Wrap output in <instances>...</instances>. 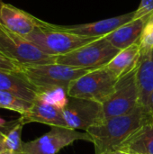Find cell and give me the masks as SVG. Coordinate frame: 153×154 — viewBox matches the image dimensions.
I'll return each mask as SVG.
<instances>
[{"instance_id":"obj_1","label":"cell","mask_w":153,"mask_h":154,"mask_svg":"<svg viewBox=\"0 0 153 154\" xmlns=\"http://www.w3.org/2000/svg\"><path fill=\"white\" fill-rule=\"evenodd\" d=\"M151 116L145 108L139 106L133 112L106 119L90 127L87 133L95 145V154H102L108 150L116 149L133 132L149 122Z\"/></svg>"},{"instance_id":"obj_2","label":"cell","mask_w":153,"mask_h":154,"mask_svg":"<svg viewBox=\"0 0 153 154\" xmlns=\"http://www.w3.org/2000/svg\"><path fill=\"white\" fill-rule=\"evenodd\" d=\"M35 44L41 51L50 56H60L69 53L99 37H86L68 32L55 25L44 22L32 32L25 37ZM101 38V37H100Z\"/></svg>"},{"instance_id":"obj_3","label":"cell","mask_w":153,"mask_h":154,"mask_svg":"<svg viewBox=\"0 0 153 154\" xmlns=\"http://www.w3.org/2000/svg\"><path fill=\"white\" fill-rule=\"evenodd\" d=\"M0 52L21 68L56 63L57 56L41 51L25 37L9 32L0 25Z\"/></svg>"},{"instance_id":"obj_4","label":"cell","mask_w":153,"mask_h":154,"mask_svg":"<svg viewBox=\"0 0 153 154\" xmlns=\"http://www.w3.org/2000/svg\"><path fill=\"white\" fill-rule=\"evenodd\" d=\"M117 79L105 67L92 69L70 83L69 97L103 104L113 93Z\"/></svg>"},{"instance_id":"obj_5","label":"cell","mask_w":153,"mask_h":154,"mask_svg":"<svg viewBox=\"0 0 153 154\" xmlns=\"http://www.w3.org/2000/svg\"><path fill=\"white\" fill-rule=\"evenodd\" d=\"M120 51L104 36L69 53L57 56L56 63L96 69L105 67Z\"/></svg>"},{"instance_id":"obj_6","label":"cell","mask_w":153,"mask_h":154,"mask_svg":"<svg viewBox=\"0 0 153 154\" xmlns=\"http://www.w3.org/2000/svg\"><path fill=\"white\" fill-rule=\"evenodd\" d=\"M90 69L75 68L59 63L22 68V72L38 90L50 88H69L72 81L85 75Z\"/></svg>"},{"instance_id":"obj_7","label":"cell","mask_w":153,"mask_h":154,"mask_svg":"<svg viewBox=\"0 0 153 154\" xmlns=\"http://www.w3.org/2000/svg\"><path fill=\"white\" fill-rule=\"evenodd\" d=\"M140 106L136 69L118 79L111 96L102 104L104 120L127 115Z\"/></svg>"},{"instance_id":"obj_8","label":"cell","mask_w":153,"mask_h":154,"mask_svg":"<svg viewBox=\"0 0 153 154\" xmlns=\"http://www.w3.org/2000/svg\"><path fill=\"white\" fill-rule=\"evenodd\" d=\"M92 143L88 133H80L68 127L53 126L42 136L23 144V152L26 154H57L63 148L77 141Z\"/></svg>"},{"instance_id":"obj_9","label":"cell","mask_w":153,"mask_h":154,"mask_svg":"<svg viewBox=\"0 0 153 154\" xmlns=\"http://www.w3.org/2000/svg\"><path fill=\"white\" fill-rule=\"evenodd\" d=\"M62 112L67 127L74 130L87 132L104 121L102 104L88 99L69 97Z\"/></svg>"},{"instance_id":"obj_10","label":"cell","mask_w":153,"mask_h":154,"mask_svg":"<svg viewBox=\"0 0 153 154\" xmlns=\"http://www.w3.org/2000/svg\"><path fill=\"white\" fill-rule=\"evenodd\" d=\"M43 23L44 21L12 5H1L0 25L11 32L26 37Z\"/></svg>"},{"instance_id":"obj_11","label":"cell","mask_w":153,"mask_h":154,"mask_svg":"<svg viewBox=\"0 0 153 154\" xmlns=\"http://www.w3.org/2000/svg\"><path fill=\"white\" fill-rule=\"evenodd\" d=\"M135 14V11L132 13H128L125 14H122L119 16H115L107 19H104L101 21H96L88 23L77 24L71 26H62L60 25V28L68 32L75 33L81 36L86 37H104L112 32L115 31L122 25L131 22L133 20Z\"/></svg>"},{"instance_id":"obj_12","label":"cell","mask_w":153,"mask_h":154,"mask_svg":"<svg viewBox=\"0 0 153 154\" xmlns=\"http://www.w3.org/2000/svg\"><path fill=\"white\" fill-rule=\"evenodd\" d=\"M151 13L143 17L132 20L105 37L113 46L120 51L138 43L145 24L151 15Z\"/></svg>"},{"instance_id":"obj_13","label":"cell","mask_w":153,"mask_h":154,"mask_svg":"<svg viewBox=\"0 0 153 154\" xmlns=\"http://www.w3.org/2000/svg\"><path fill=\"white\" fill-rule=\"evenodd\" d=\"M20 119L23 125L29 123H41L51 127H67L62 110L39 99H36L33 102L31 109L21 116Z\"/></svg>"},{"instance_id":"obj_14","label":"cell","mask_w":153,"mask_h":154,"mask_svg":"<svg viewBox=\"0 0 153 154\" xmlns=\"http://www.w3.org/2000/svg\"><path fill=\"white\" fill-rule=\"evenodd\" d=\"M0 91L12 93L33 103L37 98V88L21 72L0 69Z\"/></svg>"},{"instance_id":"obj_15","label":"cell","mask_w":153,"mask_h":154,"mask_svg":"<svg viewBox=\"0 0 153 154\" xmlns=\"http://www.w3.org/2000/svg\"><path fill=\"white\" fill-rule=\"evenodd\" d=\"M116 150L128 154H153V125L151 119L133 132Z\"/></svg>"},{"instance_id":"obj_16","label":"cell","mask_w":153,"mask_h":154,"mask_svg":"<svg viewBox=\"0 0 153 154\" xmlns=\"http://www.w3.org/2000/svg\"><path fill=\"white\" fill-rule=\"evenodd\" d=\"M136 81L140 106L145 107L149 96L153 91V49L146 53H141L136 68Z\"/></svg>"},{"instance_id":"obj_17","label":"cell","mask_w":153,"mask_h":154,"mask_svg":"<svg viewBox=\"0 0 153 154\" xmlns=\"http://www.w3.org/2000/svg\"><path fill=\"white\" fill-rule=\"evenodd\" d=\"M141 56L139 43L120 51L113 60L105 66L117 79L137 68Z\"/></svg>"},{"instance_id":"obj_18","label":"cell","mask_w":153,"mask_h":154,"mask_svg":"<svg viewBox=\"0 0 153 154\" xmlns=\"http://www.w3.org/2000/svg\"><path fill=\"white\" fill-rule=\"evenodd\" d=\"M23 123L20 118L6 122L0 127L5 134V140L3 143V153L5 152H23L22 131Z\"/></svg>"},{"instance_id":"obj_19","label":"cell","mask_w":153,"mask_h":154,"mask_svg":"<svg viewBox=\"0 0 153 154\" xmlns=\"http://www.w3.org/2000/svg\"><path fill=\"white\" fill-rule=\"evenodd\" d=\"M69 98L68 89L57 87L38 90L36 99L63 110L69 102Z\"/></svg>"},{"instance_id":"obj_20","label":"cell","mask_w":153,"mask_h":154,"mask_svg":"<svg viewBox=\"0 0 153 154\" xmlns=\"http://www.w3.org/2000/svg\"><path fill=\"white\" fill-rule=\"evenodd\" d=\"M32 104L12 93L0 91V108L8 109L23 116L31 109Z\"/></svg>"},{"instance_id":"obj_21","label":"cell","mask_w":153,"mask_h":154,"mask_svg":"<svg viewBox=\"0 0 153 154\" xmlns=\"http://www.w3.org/2000/svg\"><path fill=\"white\" fill-rule=\"evenodd\" d=\"M138 43L141 48V53H146L153 49V11L145 24Z\"/></svg>"},{"instance_id":"obj_22","label":"cell","mask_w":153,"mask_h":154,"mask_svg":"<svg viewBox=\"0 0 153 154\" xmlns=\"http://www.w3.org/2000/svg\"><path fill=\"white\" fill-rule=\"evenodd\" d=\"M153 11V0H142L139 7L135 10L133 19L143 17Z\"/></svg>"},{"instance_id":"obj_23","label":"cell","mask_w":153,"mask_h":154,"mask_svg":"<svg viewBox=\"0 0 153 154\" xmlns=\"http://www.w3.org/2000/svg\"><path fill=\"white\" fill-rule=\"evenodd\" d=\"M0 69L1 70H6V71H12V72H21L22 68L18 66L16 63L9 60L7 57H5L2 52H0Z\"/></svg>"},{"instance_id":"obj_24","label":"cell","mask_w":153,"mask_h":154,"mask_svg":"<svg viewBox=\"0 0 153 154\" xmlns=\"http://www.w3.org/2000/svg\"><path fill=\"white\" fill-rule=\"evenodd\" d=\"M144 108L150 116L153 115V91L149 96V98L147 100V103H146V106Z\"/></svg>"},{"instance_id":"obj_25","label":"cell","mask_w":153,"mask_h":154,"mask_svg":"<svg viewBox=\"0 0 153 154\" xmlns=\"http://www.w3.org/2000/svg\"><path fill=\"white\" fill-rule=\"evenodd\" d=\"M102 154H128L124 152H122V151H119V150H116V149H114V150H108L106 152H105L104 153Z\"/></svg>"},{"instance_id":"obj_26","label":"cell","mask_w":153,"mask_h":154,"mask_svg":"<svg viewBox=\"0 0 153 154\" xmlns=\"http://www.w3.org/2000/svg\"><path fill=\"white\" fill-rule=\"evenodd\" d=\"M5 140V134L0 129V154L3 153V143Z\"/></svg>"},{"instance_id":"obj_27","label":"cell","mask_w":153,"mask_h":154,"mask_svg":"<svg viewBox=\"0 0 153 154\" xmlns=\"http://www.w3.org/2000/svg\"><path fill=\"white\" fill-rule=\"evenodd\" d=\"M5 123H6V121H5L3 118H1V117H0V127H1V126H3Z\"/></svg>"},{"instance_id":"obj_28","label":"cell","mask_w":153,"mask_h":154,"mask_svg":"<svg viewBox=\"0 0 153 154\" xmlns=\"http://www.w3.org/2000/svg\"><path fill=\"white\" fill-rule=\"evenodd\" d=\"M2 154H26L24 152H5V153Z\"/></svg>"},{"instance_id":"obj_29","label":"cell","mask_w":153,"mask_h":154,"mask_svg":"<svg viewBox=\"0 0 153 154\" xmlns=\"http://www.w3.org/2000/svg\"><path fill=\"white\" fill-rule=\"evenodd\" d=\"M151 122L152 123V125H153V115H151Z\"/></svg>"},{"instance_id":"obj_30","label":"cell","mask_w":153,"mask_h":154,"mask_svg":"<svg viewBox=\"0 0 153 154\" xmlns=\"http://www.w3.org/2000/svg\"><path fill=\"white\" fill-rule=\"evenodd\" d=\"M1 5H2V2H1V0H0V8H1Z\"/></svg>"}]
</instances>
